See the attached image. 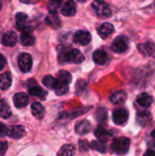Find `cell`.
I'll use <instances>...</instances> for the list:
<instances>
[{"label": "cell", "instance_id": "obj_1", "mask_svg": "<svg viewBox=\"0 0 155 156\" xmlns=\"http://www.w3.org/2000/svg\"><path fill=\"white\" fill-rule=\"evenodd\" d=\"M84 60V56L82 53L76 48L70 50L61 51L58 55L59 62H68V63H81Z\"/></svg>", "mask_w": 155, "mask_h": 156}, {"label": "cell", "instance_id": "obj_2", "mask_svg": "<svg viewBox=\"0 0 155 156\" xmlns=\"http://www.w3.org/2000/svg\"><path fill=\"white\" fill-rule=\"evenodd\" d=\"M93 12L100 18L110 17L111 15V9L110 5L102 0H95L91 4Z\"/></svg>", "mask_w": 155, "mask_h": 156}, {"label": "cell", "instance_id": "obj_3", "mask_svg": "<svg viewBox=\"0 0 155 156\" xmlns=\"http://www.w3.org/2000/svg\"><path fill=\"white\" fill-rule=\"evenodd\" d=\"M131 141L127 137H120L113 141L111 144L112 151L118 155H124L128 153Z\"/></svg>", "mask_w": 155, "mask_h": 156}, {"label": "cell", "instance_id": "obj_4", "mask_svg": "<svg viewBox=\"0 0 155 156\" xmlns=\"http://www.w3.org/2000/svg\"><path fill=\"white\" fill-rule=\"evenodd\" d=\"M111 48L116 53H123L129 48V38L125 36L117 37L112 42Z\"/></svg>", "mask_w": 155, "mask_h": 156}, {"label": "cell", "instance_id": "obj_5", "mask_svg": "<svg viewBox=\"0 0 155 156\" xmlns=\"http://www.w3.org/2000/svg\"><path fill=\"white\" fill-rule=\"evenodd\" d=\"M18 67L22 72H28L32 68V58L28 53H22L18 57Z\"/></svg>", "mask_w": 155, "mask_h": 156}, {"label": "cell", "instance_id": "obj_6", "mask_svg": "<svg viewBox=\"0 0 155 156\" xmlns=\"http://www.w3.org/2000/svg\"><path fill=\"white\" fill-rule=\"evenodd\" d=\"M73 40L77 44H79L81 46H86V45H88L90 42L91 36H90V34L88 31H85V30H78L74 34Z\"/></svg>", "mask_w": 155, "mask_h": 156}, {"label": "cell", "instance_id": "obj_7", "mask_svg": "<svg viewBox=\"0 0 155 156\" xmlns=\"http://www.w3.org/2000/svg\"><path fill=\"white\" fill-rule=\"evenodd\" d=\"M129 118V113L126 110L121 109V110H116L113 112L112 114V119L115 124L117 125H122L124 124Z\"/></svg>", "mask_w": 155, "mask_h": 156}, {"label": "cell", "instance_id": "obj_8", "mask_svg": "<svg viewBox=\"0 0 155 156\" xmlns=\"http://www.w3.org/2000/svg\"><path fill=\"white\" fill-rule=\"evenodd\" d=\"M31 31L32 29L28 27H26V28H24L22 30V34L20 36V40H21V43L22 45L24 46H32L34 43H35V37L34 36L31 35Z\"/></svg>", "mask_w": 155, "mask_h": 156}, {"label": "cell", "instance_id": "obj_9", "mask_svg": "<svg viewBox=\"0 0 155 156\" xmlns=\"http://www.w3.org/2000/svg\"><path fill=\"white\" fill-rule=\"evenodd\" d=\"M17 42V36L14 31H7L4 34L1 43L6 47H14Z\"/></svg>", "mask_w": 155, "mask_h": 156}, {"label": "cell", "instance_id": "obj_10", "mask_svg": "<svg viewBox=\"0 0 155 156\" xmlns=\"http://www.w3.org/2000/svg\"><path fill=\"white\" fill-rule=\"evenodd\" d=\"M77 12V5L73 0H68L61 7V13L66 16H72Z\"/></svg>", "mask_w": 155, "mask_h": 156}, {"label": "cell", "instance_id": "obj_11", "mask_svg": "<svg viewBox=\"0 0 155 156\" xmlns=\"http://www.w3.org/2000/svg\"><path fill=\"white\" fill-rule=\"evenodd\" d=\"M28 101H29V98L28 96L24 93V92H19V93H16L14 98H13V102H14V105L16 107V108H23L25 106H26L28 104Z\"/></svg>", "mask_w": 155, "mask_h": 156}, {"label": "cell", "instance_id": "obj_12", "mask_svg": "<svg viewBox=\"0 0 155 156\" xmlns=\"http://www.w3.org/2000/svg\"><path fill=\"white\" fill-rule=\"evenodd\" d=\"M138 49L144 56H152L155 53V44L152 41H147L138 45Z\"/></svg>", "mask_w": 155, "mask_h": 156}, {"label": "cell", "instance_id": "obj_13", "mask_svg": "<svg viewBox=\"0 0 155 156\" xmlns=\"http://www.w3.org/2000/svg\"><path fill=\"white\" fill-rule=\"evenodd\" d=\"M152 114L148 111H143L139 112L136 115V121L138 124L141 126H146L151 123L152 122Z\"/></svg>", "mask_w": 155, "mask_h": 156}, {"label": "cell", "instance_id": "obj_14", "mask_svg": "<svg viewBox=\"0 0 155 156\" xmlns=\"http://www.w3.org/2000/svg\"><path fill=\"white\" fill-rule=\"evenodd\" d=\"M26 133V131L24 129L23 126L21 125H16V126H12L11 128L8 129V133L7 135L12 138V139H15V140H17V139H20L22 138Z\"/></svg>", "mask_w": 155, "mask_h": 156}, {"label": "cell", "instance_id": "obj_15", "mask_svg": "<svg viewBox=\"0 0 155 156\" xmlns=\"http://www.w3.org/2000/svg\"><path fill=\"white\" fill-rule=\"evenodd\" d=\"M137 102L140 106H142L143 108H149L152 103L153 102V99L151 95H149L148 93H141L140 95H138L137 97Z\"/></svg>", "mask_w": 155, "mask_h": 156}, {"label": "cell", "instance_id": "obj_16", "mask_svg": "<svg viewBox=\"0 0 155 156\" xmlns=\"http://www.w3.org/2000/svg\"><path fill=\"white\" fill-rule=\"evenodd\" d=\"M114 32V27L112 24L111 23H103L99 28H98V34L105 38L108 37L111 34H112Z\"/></svg>", "mask_w": 155, "mask_h": 156}, {"label": "cell", "instance_id": "obj_17", "mask_svg": "<svg viewBox=\"0 0 155 156\" xmlns=\"http://www.w3.org/2000/svg\"><path fill=\"white\" fill-rule=\"evenodd\" d=\"M94 134H95V136L98 138L99 141L103 142V143L108 142V141L111 139V133L110 132H108L105 128L100 127V126L98 127V128L95 130Z\"/></svg>", "mask_w": 155, "mask_h": 156}, {"label": "cell", "instance_id": "obj_18", "mask_svg": "<svg viewBox=\"0 0 155 156\" xmlns=\"http://www.w3.org/2000/svg\"><path fill=\"white\" fill-rule=\"evenodd\" d=\"M93 60L98 65H104L108 61V55L104 50L98 49L93 53Z\"/></svg>", "mask_w": 155, "mask_h": 156}, {"label": "cell", "instance_id": "obj_19", "mask_svg": "<svg viewBox=\"0 0 155 156\" xmlns=\"http://www.w3.org/2000/svg\"><path fill=\"white\" fill-rule=\"evenodd\" d=\"M31 111H32V114L34 115V117H36L37 120H41L44 117L45 109L41 103L37 102V101L33 102L31 105Z\"/></svg>", "mask_w": 155, "mask_h": 156}, {"label": "cell", "instance_id": "obj_20", "mask_svg": "<svg viewBox=\"0 0 155 156\" xmlns=\"http://www.w3.org/2000/svg\"><path fill=\"white\" fill-rule=\"evenodd\" d=\"M90 129H91V125L86 120L78 122L77 125H76V133L78 134H79V135H85V134H87L88 133L90 132Z\"/></svg>", "mask_w": 155, "mask_h": 156}, {"label": "cell", "instance_id": "obj_21", "mask_svg": "<svg viewBox=\"0 0 155 156\" xmlns=\"http://www.w3.org/2000/svg\"><path fill=\"white\" fill-rule=\"evenodd\" d=\"M126 98H127L126 92L123 91V90H119V91L114 92L111 96L110 100L113 104H118L119 105V104H122L126 101Z\"/></svg>", "mask_w": 155, "mask_h": 156}, {"label": "cell", "instance_id": "obj_22", "mask_svg": "<svg viewBox=\"0 0 155 156\" xmlns=\"http://www.w3.org/2000/svg\"><path fill=\"white\" fill-rule=\"evenodd\" d=\"M12 83V77L10 72H5L0 75V89L3 90H7Z\"/></svg>", "mask_w": 155, "mask_h": 156}, {"label": "cell", "instance_id": "obj_23", "mask_svg": "<svg viewBox=\"0 0 155 156\" xmlns=\"http://www.w3.org/2000/svg\"><path fill=\"white\" fill-rule=\"evenodd\" d=\"M28 92H29L30 95L35 96V97H38L41 100H45L46 99V96H47V92L45 90H43L40 87H38L36 84H34L33 86H30L29 87Z\"/></svg>", "mask_w": 155, "mask_h": 156}, {"label": "cell", "instance_id": "obj_24", "mask_svg": "<svg viewBox=\"0 0 155 156\" xmlns=\"http://www.w3.org/2000/svg\"><path fill=\"white\" fill-rule=\"evenodd\" d=\"M27 16L25 13H17L16 15V27L18 29H20L21 31L26 27V23H27Z\"/></svg>", "mask_w": 155, "mask_h": 156}, {"label": "cell", "instance_id": "obj_25", "mask_svg": "<svg viewBox=\"0 0 155 156\" xmlns=\"http://www.w3.org/2000/svg\"><path fill=\"white\" fill-rule=\"evenodd\" d=\"M46 23L54 29H58L61 26L59 17L56 14H50L46 18Z\"/></svg>", "mask_w": 155, "mask_h": 156}, {"label": "cell", "instance_id": "obj_26", "mask_svg": "<svg viewBox=\"0 0 155 156\" xmlns=\"http://www.w3.org/2000/svg\"><path fill=\"white\" fill-rule=\"evenodd\" d=\"M11 114L12 112L7 102L4 100H0V117L7 119L11 116Z\"/></svg>", "mask_w": 155, "mask_h": 156}, {"label": "cell", "instance_id": "obj_27", "mask_svg": "<svg viewBox=\"0 0 155 156\" xmlns=\"http://www.w3.org/2000/svg\"><path fill=\"white\" fill-rule=\"evenodd\" d=\"M76 149L72 144H65L63 145L59 152L58 153V156H73L75 154Z\"/></svg>", "mask_w": 155, "mask_h": 156}, {"label": "cell", "instance_id": "obj_28", "mask_svg": "<svg viewBox=\"0 0 155 156\" xmlns=\"http://www.w3.org/2000/svg\"><path fill=\"white\" fill-rule=\"evenodd\" d=\"M72 77L70 75L69 72L66 71V70H60L58 73V77H57V80L58 82L61 83H66V84H69L71 82Z\"/></svg>", "mask_w": 155, "mask_h": 156}, {"label": "cell", "instance_id": "obj_29", "mask_svg": "<svg viewBox=\"0 0 155 156\" xmlns=\"http://www.w3.org/2000/svg\"><path fill=\"white\" fill-rule=\"evenodd\" d=\"M42 83L48 88V89H55L57 85V79L53 78L51 75H47L43 78Z\"/></svg>", "mask_w": 155, "mask_h": 156}, {"label": "cell", "instance_id": "obj_30", "mask_svg": "<svg viewBox=\"0 0 155 156\" xmlns=\"http://www.w3.org/2000/svg\"><path fill=\"white\" fill-rule=\"evenodd\" d=\"M54 90H55V92H56L57 95H58V96L64 95L69 90V84L61 83V82H58L57 80V85H56V87H55Z\"/></svg>", "mask_w": 155, "mask_h": 156}, {"label": "cell", "instance_id": "obj_31", "mask_svg": "<svg viewBox=\"0 0 155 156\" xmlns=\"http://www.w3.org/2000/svg\"><path fill=\"white\" fill-rule=\"evenodd\" d=\"M91 148L95 151H98L100 153H106L107 151V146L105 143L100 142V141H93L90 144Z\"/></svg>", "mask_w": 155, "mask_h": 156}, {"label": "cell", "instance_id": "obj_32", "mask_svg": "<svg viewBox=\"0 0 155 156\" xmlns=\"http://www.w3.org/2000/svg\"><path fill=\"white\" fill-rule=\"evenodd\" d=\"M96 118H97L98 122H106V120H107V110L104 108H100L96 112Z\"/></svg>", "mask_w": 155, "mask_h": 156}, {"label": "cell", "instance_id": "obj_33", "mask_svg": "<svg viewBox=\"0 0 155 156\" xmlns=\"http://www.w3.org/2000/svg\"><path fill=\"white\" fill-rule=\"evenodd\" d=\"M60 4L61 3H58V2H56V1H53V0H50L49 1V4H48V10L50 12V14H56L58 7L60 6Z\"/></svg>", "mask_w": 155, "mask_h": 156}, {"label": "cell", "instance_id": "obj_34", "mask_svg": "<svg viewBox=\"0 0 155 156\" xmlns=\"http://www.w3.org/2000/svg\"><path fill=\"white\" fill-rule=\"evenodd\" d=\"M8 148V144L5 141H0V155H3L6 153Z\"/></svg>", "mask_w": 155, "mask_h": 156}, {"label": "cell", "instance_id": "obj_35", "mask_svg": "<svg viewBox=\"0 0 155 156\" xmlns=\"http://www.w3.org/2000/svg\"><path fill=\"white\" fill-rule=\"evenodd\" d=\"M5 64H6V59H5V58L2 54H0V70H2V69L5 68Z\"/></svg>", "mask_w": 155, "mask_h": 156}, {"label": "cell", "instance_id": "obj_36", "mask_svg": "<svg viewBox=\"0 0 155 156\" xmlns=\"http://www.w3.org/2000/svg\"><path fill=\"white\" fill-rule=\"evenodd\" d=\"M20 2L24 3V4H30V5H33V4H37L39 0H19Z\"/></svg>", "mask_w": 155, "mask_h": 156}, {"label": "cell", "instance_id": "obj_37", "mask_svg": "<svg viewBox=\"0 0 155 156\" xmlns=\"http://www.w3.org/2000/svg\"><path fill=\"white\" fill-rule=\"evenodd\" d=\"M143 156H155V151L153 150H148Z\"/></svg>", "mask_w": 155, "mask_h": 156}, {"label": "cell", "instance_id": "obj_38", "mask_svg": "<svg viewBox=\"0 0 155 156\" xmlns=\"http://www.w3.org/2000/svg\"><path fill=\"white\" fill-rule=\"evenodd\" d=\"M152 137H153V138L155 140V129L153 131V132H152Z\"/></svg>", "mask_w": 155, "mask_h": 156}, {"label": "cell", "instance_id": "obj_39", "mask_svg": "<svg viewBox=\"0 0 155 156\" xmlns=\"http://www.w3.org/2000/svg\"><path fill=\"white\" fill-rule=\"evenodd\" d=\"M53 1H56V2H58V3H61L63 0H53Z\"/></svg>", "mask_w": 155, "mask_h": 156}, {"label": "cell", "instance_id": "obj_40", "mask_svg": "<svg viewBox=\"0 0 155 156\" xmlns=\"http://www.w3.org/2000/svg\"><path fill=\"white\" fill-rule=\"evenodd\" d=\"M77 1H79V2H82V3H83V2H86L87 0H77Z\"/></svg>", "mask_w": 155, "mask_h": 156}, {"label": "cell", "instance_id": "obj_41", "mask_svg": "<svg viewBox=\"0 0 155 156\" xmlns=\"http://www.w3.org/2000/svg\"><path fill=\"white\" fill-rule=\"evenodd\" d=\"M0 123H1V122H0Z\"/></svg>", "mask_w": 155, "mask_h": 156}]
</instances>
